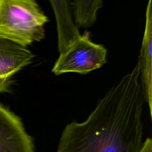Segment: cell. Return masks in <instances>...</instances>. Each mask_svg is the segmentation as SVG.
Listing matches in <instances>:
<instances>
[{
	"label": "cell",
	"mask_w": 152,
	"mask_h": 152,
	"mask_svg": "<svg viewBox=\"0 0 152 152\" xmlns=\"http://www.w3.org/2000/svg\"><path fill=\"white\" fill-rule=\"evenodd\" d=\"M144 102L138 60L99 100L85 121L65 126L56 152H139Z\"/></svg>",
	"instance_id": "6da1fadb"
},
{
	"label": "cell",
	"mask_w": 152,
	"mask_h": 152,
	"mask_svg": "<svg viewBox=\"0 0 152 152\" xmlns=\"http://www.w3.org/2000/svg\"><path fill=\"white\" fill-rule=\"evenodd\" d=\"M48 21L34 0H0V36L26 47L45 37Z\"/></svg>",
	"instance_id": "7a4b0ae2"
},
{
	"label": "cell",
	"mask_w": 152,
	"mask_h": 152,
	"mask_svg": "<svg viewBox=\"0 0 152 152\" xmlns=\"http://www.w3.org/2000/svg\"><path fill=\"white\" fill-rule=\"evenodd\" d=\"M106 58L104 46L91 42L89 33H85L60 53L52 72L55 75L67 72L86 74L100 68L106 63Z\"/></svg>",
	"instance_id": "3957f363"
},
{
	"label": "cell",
	"mask_w": 152,
	"mask_h": 152,
	"mask_svg": "<svg viewBox=\"0 0 152 152\" xmlns=\"http://www.w3.org/2000/svg\"><path fill=\"white\" fill-rule=\"evenodd\" d=\"M0 152H34L32 137L21 119L0 104Z\"/></svg>",
	"instance_id": "277c9868"
},
{
	"label": "cell",
	"mask_w": 152,
	"mask_h": 152,
	"mask_svg": "<svg viewBox=\"0 0 152 152\" xmlns=\"http://www.w3.org/2000/svg\"><path fill=\"white\" fill-rule=\"evenodd\" d=\"M33 56L26 47L0 36V93L10 91L12 77L30 64Z\"/></svg>",
	"instance_id": "5b68a950"
},
{
	"label": "cell",
	"mask_w": 152,
	"mask_h": 152,
	"mask_svg": "<svg viewBox=\"0 0 152 152\" xmlns=\"http://www.w3.org/2000/svg\"><path fill=\"white\" fill-rule=\"evenodd\" d=\"M140 80L144 101L147 102L152 116V6L149 1L145 14V26L140 55Z\"/></svg>",
	"instance_id": "8992f818"
},
{
	"label": "cell",
	"mask_w": 152,
	"mask_h": 152,
	"mask_svg": "<svg viewBox=\"0 0 152 152\" xmlns=\"http://www.w3.org/2000/svg\"><path fill=\"white\" fill-rule=\"evenodd\" d=\"M49 2L56 18L58 48L59 52L61 53L79 38L81 34L72 20L71 2L68 0H50Z\"/></svg>",
	"instance_id": "52a82bcc"
},
{
	"label": "cell",
	"mask_w": 152,
	"mask_h": 152,
	"mask_svg": "<svg viewBox=\"0 0 152 152\" xmlns=\"http://www.w3.org/2000/svg\"><path fill=\"white\" fill-rule=\"evenodd\" d=\"M102 1L100 0L74 1L71 2L77 27L85 28L91 26L96 20L97 11L102 8Z\"/></svg>",
	"instance_id": "ba28073f"
},
{
	"label": "cell",
	"mask_w": 152,
	"mask_h": 152,
	"mask_svg": "<svg viewBox=\"0 0 152 152\" xmlns=\"http://www.w3.org/2000/svg\"><path fill=\"white\" fill-rule=\"evenodd\" d=\"M139 152H152V140L147 138L143 142L142 147Z\"/></svg>",
	"instance_id": "9c48e42d"
}]
</instances>
